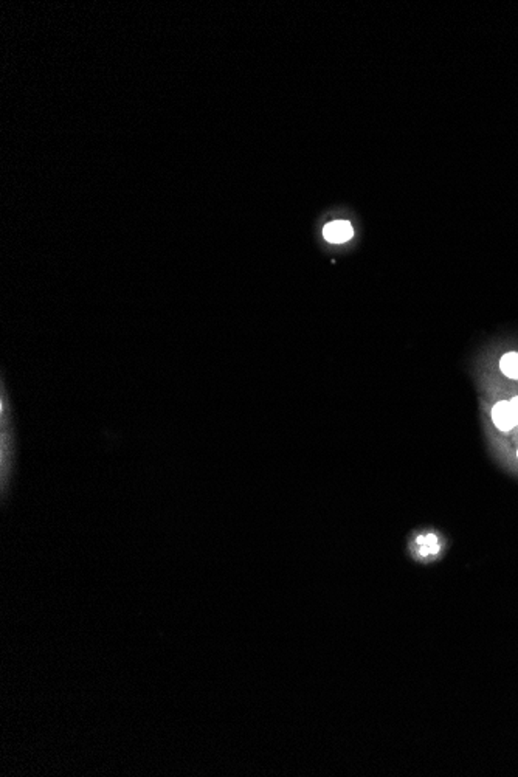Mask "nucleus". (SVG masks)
I'll return each instance as SVG.
<instances>
[{
    "label": "nucleus",
    "instance_id": "4",
    "mask_svg": "<svg viewBox=\"0 0 518 777\" xmlns=\"http://www.w3.org/2000/svg\"><path fill=\"white\" fill-rule=\"evenodd\" d=\"M510 408H512V413H514V418H515V423L518 424V397H514L510 402Z\"/></svg>",
    "mask_w": 518,
    "mask_h": 777
},
{
    "label": "nucleus",
    "instance_id": "2",
    "mask_svg": "<svg viewBox=\"0 0 518 777\" xmlns=\"http://www.w3.org/2000/svg\"><path fill=\"white\" fill-rule=\"evenodd\" d=\"M492 419H493V424H495L499 430L502 431H509L515 427V418H514V413H512V408H510V403L502 401L498 402L495 407L492 409Z\"/></svg>",
    "mask_w": 518,
    "mask_h": 777
},
{
    "label": "nucleus",
    "instance_id": "1",
    "mask_svg": "<svg viewBox=\"0 0 518 777\" xmlns=\"http://www.w3.org/2000/svg\"><path fill=\"white\" fill-rule=\"evenodd\" d=\"M323 236L330 244H343L354 236V228L348 221H334L324 225Z\"/></svg>",
    "mask_w": 518,
    "mask_h": 777
},
{
    "label": "nucleus",
    "instance_id": "3",
    "mask_svg": "<svg viewBox=\"0 0 518 777\" xmlns=\"http://www.w3.org/2000/svg\"><path fill=\"white\" fill-rule=\"evenodd\" d=\"M499 366H502V371L506 376L518 381V352H508L503 355Z\"/></svg>",
    "mask_w": 518,
    "mask_h": 777
},
{
    "label": "nucleus",
    "instance_id": "5",
    "mask_svg": "<svg viewBox=\"0 0 518 777\" xmlns=\"http://www.w3.org/2000/svg\"><path fill=\"white\" fill-rule=\"evenodd\" d=\"M517 455H518V451H517Z\"/></svg>",
    "mask_w": 518,
    "mask_h": 777
}]
</instances>
